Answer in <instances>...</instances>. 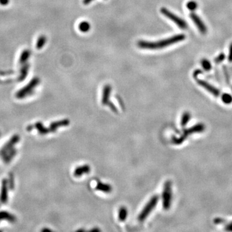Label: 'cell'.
<instances>
[{
	"instance_id": "obj_10",
	"label": "cell",
	"mask_w": 232,
	"mask_h": 232,
	"mask_svg": "<svg viewBox=\"0 0 232 232\" xmlns=\"http://www.w3.org/2000/svg\"><path fill=\"white\" fill-rule=\"evenodd\" d=\"M19 140V137L18 135H15L13 136L11 139L8 142V143L2 148L1 151H0V154L3 157L4 155H5L7 153H8L9 151H10L12 149H13V146H14L15 144H16Z\"/></svg>"
},
{
	"instance_id": "obj_28",
	"label": "cell",
	"mask_w": 232,
	"mask_h": 232,
	"mask_svg": "<svg viewBox=\"0 0 232 232\" xmlns=\"http://www.w3.org/2000/svg\"><path fill=\"white\" fill-rule=\"evenodd\" d=\"M228 61L229 62H232V43L230 45L229 47V52L228 55Z\"/></svg>"
},
{
	"instance_id": "obj_7",
	"label": "cell",
	"mask_w": 232,
	"mask_h": 232,
	"mask_svg": "<svg viewBox=\"0 0 232 232\" xmlns=\"http://www.w3.org/2000/svg\"><path fill=\"white\" fill-rule=\"evenodd\" d=\"M111 91H112V86L110 85H107L104 86L102 90L101 102L103 105L108 106L113 112L117 113L118 108H116V107L110 101Z\"/></svg>"
},
{
	"instance_id": "obj_33",
	"label": "cell",
	"mask_w": 232,
	"mask_h": 232,
	"mask_svg": "<svg viewBox=\"0 0 232 232\" xmlns=\"http://www.w3.org/2000/svg\"><path fill=\"white\" fill-rule=\"evenodd\" d=\"M93 1H94V0H83V4H84V5H86L90 4V3H91V2H93Z\"/></svg>"
},
{
	"instance_id": "obj_23",
	"label": "cell",
	"mask_w": 232,
	"mask_h": 232,
	"mask_svg": "<svg viewBox=\"0 0 232 232\" xmlns=\"http://www.w3.org/2000/svg\"><path fill=\"white\" fill-rule=\"evenodd\" d=\"M191 118V114L188 112H186L184 113V114L182 116V119H181V122H180V124L183 127H185L187 123H188V121H190Z\"/></svg>"
},
{
	"instance_id": "obj_12",
	"label": "cell",
	"mask_w": 232,
	"mask_h": 232,
	"mask_svg": "<svg viewBox=\"0 0 232 232\" xmlns=\"http://www.w3.org/2000/svg\"><path fill=\"white\" fill-rule=\"evenodd\" d=\"M21 65V67H20L19 75L18 77V81H23L27 77L30 69V64L28 62L22 64Z\"/></svg>"
},
{
	"instance_id": "obj_35",
	"label": "cell",
	"mask_w": 232,
	"mask_h": 232,
	"mask_svg": "<svg viewBox=\"0 0 232 232\" xmlns=\"http://www.w3.org/2000/svg\"><path fill=\"white\" fill-rule=\"evenodd\" d=\"M91 231H99V229L97 228H95V229H92Z\"/></svg>"
},
{
	"instance_id": "obj_27",
	"label": "cell",
	"mask_w": 232,
	"mask_h": 232,
	"mask_svg": "<svg viewBox=\"0 0 232 232\" xmlns=\"http://www.w3.org/2000/svg\"><path fill=\"white\" fill-rule=\"evenodd\" d=\"M225 59V55L223 53H221L219 54L215 59V63L217 64H219L221 63V62H223Z\"/></svg>"
},
{
	"instance_id": "obj_9",
	"label": "cell",
	"mask_w": 232,
	"mask_h": 232,
	"mask_svg": "<svg viewBox=\"0 0 232 232\" xmlns=\"http://www.w3.org/2000/svg\"><path fill=\"white\" fill-rule=\"evenodd\" d=\"M197 82L200 86H202L204 88H205L206 90H207V91H208L210 94H213L214 96L218 97L219 96V95H220L221 94L220 90H219L218 88H215V86H213V85H210L208 82H206L202 80H197Z\"/></svg>"
},
{
	"instance_id": "obj_20",
	"label": "cell",
	"mask_w": 232,
	"mask_h": 232,
	"mask_svg": "<svg viewBox=\"0 0 232 232\" xmlns=\"http://www.w3.org/2000/svg\"><path fill=\"white\" fill-rule=\"evenodd\" d=\"M16 153V150L14 148L12 149L10 151H9L8 153H7L5 155L3 156V159L5 163H8L14 157V156Z\"/></svg>"
},
{
	"instance_id": "obj_11",
	"label": "cell",
	"mask_w": 232,
	"mask_h": 232,
	"mask_svg": "<svg viewBox=\"0 0 232 232\" xmlns=\"http://www.w3.org/2000/svg\"><path fill=\"white\" fill-rule=\"evenodd\" d=\"M70 121L69 119H63L58 121H56L52 123L50 125V127L48 128V130L50 132H54L56 131L57 129L61 126H66L69 125Z\"/></svg>"
},
{
	"instance_id": "obj_6",
	"label": "cell",
	"mask_w": 232,
	"mask_h": 232,
	"mask_svg": "<svg viewBox=\"0 0 232 232\" xmlns=\"http://www.w3.org/2000/svg\"><path fill=\"white\" fill-rule=\"evenodd\" d=\"M161 12L165 17L175 23L180 29H186L188 28V24L184 19L178 17L177 15L174 14V13L170 12L169 10H168L166 8H161Z\"/></svg>"
},
{
	"instance_id": "obj_26",
	"label": "cell",
	"mask_w": 232,
	"mask_h": 232,
	"mask_svg": "<svg viewBox=\"0 0 232 232\" xmlns=\"http://www.w3.org/2000/svg\"><path fill=\"white\" fill-rule=\"evenodd\" d=\"M187 8L190 10H191V11H193L195 10L196 9H197V3L194 2V1H191V2H189L187 5Z\"/></svg>"
},
{
	"instance_id": "obj_1",
	"label": "cell",
	"mask_w": 232,
	"mask_h": 232,
	"mask_svg": "<svg viewBox=\"0 0 232 232\" xmlns=\"http://www.w3.org/2000/svg\"><path fill=\"white\" fill-rule=\"evenodd\" d=\"M186 36L185 34H177L170 37L164 39V40L157 41H147L144 40L139 41L137 46L142 49L148 50H157L166 48L175 43H179L185 40Z\"/></svg>"
},
{
	"instance_id": "obj_29",
	"label": "cell",
	"mask_w": 232,
	"mask_h": 232,
	"mask_svg": "<svg viewBox=\"0 0 232 232\" xmlns=\"http://www.w3.org/2000/svg\"><path fill=\"white\" fill-rule=\"evenodd\" d=\"M224 69V75H225V77H226V79L228 81V83H229V75H228V70L226 69V67H224L223 68Z\"/></svg>"
},
{
	"instance_id": "obj_32",
	"label": "cell",
	"mask_w": 232,
	"mask_h": 232,
	"mask_svg": "<svg viewBox=\"0 0 232 232\" xmlns=\"http://www.w3.org/2000/svg\"><path fill=\"white\" fill-rule=\"evenodd\" d=\"M202 74V72L200 70H196L194 72H193V77H194L195 78H196V77H197V75L199 74Z\"/></svg>"
},
{
	"instance_id": "obj_5",
	"label": "cell",
	"mask_w": 232,
	"mask_h": 232,
	"mask_svg": "<svg viewBox=\"0 0 232 232\" xmlns=\"http://www.w3.org/2000/svg\"><path fill=\"white\" fill-rule=\"evenodd\" d=\"M162 197L163 208L164 210H168L170 208L172 198V183L170 180H168L164 183Z\"/></svg>"
},
{
	"instance_id": "obj_19",
	"label": "cell",
	"mask_w": 232,
	"mask_h": 232,
	"mask_svg": "<svg viewBox=\"0 0 232 232\" xmlns=\"http://www.w3.org/2000/svg\"><path fill=\"white\" fill-rule=\"evenodd\" d=\"M35 127L37 128V130H38L39 133H40V134H42V135H45V134H47L48 133L50 132L48 128H46L43 126V124L40 122H38V123H36L35 124Z\"/></svg>"
},
{
	"instance_id": "obj_2",
	"label": "cell",
	"mask_w": 232,
	"mask_h": 232,
	"mask_svg": "<svg viewBox=\"0 0 232 232\" xmlns=\"http://www.w3.org/2000/svg\"><path fill=\"white\" fill-rule=\"evenodd\" d=\"M40 80L39 77H35L29 83V84L24 86L22 89L19 90L16 93V96L18 99H23L25 97H27L31 95L33 92L35 88L40 84Z\"/></svg>"
},
{
	"instance_id": "obj_8",
	"label": "cell",
	"mask_w": 232,
	"mask_h": 232,
	"mask_svg": "<svg viewBox=\"0 0 232 232\" xmlns=\"http://www.w3.org/2000/svg\"><path fill=\"white\" fill-rule=\"evenodd\" d=\"M190 18H191L192 21H193V23H195V25H196V27H197V29H199V30L200 31L201 33L204 34L206 32H207V27L205 25V24L204 23V22L202 21V19L198 16L197 14H195V13H191L190 14Z\"/></svg>"
},
{
	"instance_id": "obj_4",
	"label": "cell",
	"mask_w": 232,
	"mask_h": 232,
	"mask_svg": "<svg viewBox=\"0 0 232 232\" xmlns=\"http://www.w3.org/2000/svg\"><path fill=\"white\" fill-rule=\"evenodd\" d=\"M159 197L157 196H153L151 199L148 201V202L146 204L145 208L141 211V213L139 215L138 219L139 221L142 222L145 221L147 218L148 215L152 212V211L156 208V206L158 202Z\"/></svg>"
},
{
	"instance_id": "obj_3",
	"label": "cell",
	"mask_w": 232,
	"mask_h": 232,
	"mask_svg": "<svg viewBox=\"0 0 232 232\" xmlns=\"http://www.w3.org/2000/svg\"><path fill=\"white\" fill-rule=\"evenodd\" d=\"M204 130V126L202 124H199L196 126H193V127L186 129L183 134V135L180 137H172V143L175 145H179L183 143V141L188 137V136L193 133L196 132H201Z\"/></svg>"
},
{
	"instance_id": "obj_13",
	"label": "cell",
	"mask_w": 232,
	"mask_h": 232,
	"mask_svg": "<svg viewBox=\"0 0 232 232\" xmlns=\"http://www.w3.org/2000/svg\"><path fill=\"white\" fill-rule=\"evenodd\" d=\"M8 199V180L7 179H3L2 182V193L0 200L2 203H6Z\"/></svg>"
},
{
	"instance_id": "obj_21",
	"label": "cell",
	"mask_w": 232,
	"mask_h": 232,
	"mask_svg": "<svg viewBox=\"0 0 232 232\" xmlns=\"http://www.w3.org/2000/svg\"><path fill=\"white\" fill-rule=\"evenodd\" d=\"M119 219L121 221H124L128 216V210L124 207V206H122L120 208L119 210Z\"/></svg>"
},
{
	"instance_id": "obj_15",
	"label": "cell",
	"mask_w": 232,
	"mask_h": 232,
	"mask_svg": "<svg viewBox=\"0 0 232 232\" xmlns=\"http://www.w3.org/2000/svg\"><path fill=\"white\" fill-rule=\"evenodd\" d=\"M30 56H31V52L30 50L29 49L24 50L21 52L19 59V64H22L25 63H27Z\"/></svg>"
},
{
	"instance_id": "obj_14",
	"label": "cell",
	"mask_w": 232,
	"mask_h": 232,
	"mask_svg": "<svg viewBox=\"0 0 232 232\" xmlns=\"http://www.w3.org/2000/svg\"><path fill=\"white\" fill-rule=\"evenodd\" d=\"M90 172V167L87 164H85L83 166H81L76 168L74 170V175L76 177H80L82 176L83 174H88Z\"/></svg>"
},
{
	"instance_id": "obj_34",
	"label": "cell",
	"mask_w": 232,
	"mask_h": 232,
	"mask_svg": "<svg viewBox=\"0 0 232 232\" xmlns=\"http://www.w3.org/2000/svg\"><path fill=\"white\" fill-rule=\"evenodd\" d=\"M226 229L228 231H232V223H230L226 228Z\"/></svg>"
},
{
	"instance_id": "obj_16",
	"label": "cell",
	"mask_w": 232,
	"mask_h": 232,
	"mask_svg": "<svg viewBox=\"0 0 232 232\" xmlns=\"http://www.w3.org/2000/svg\"><path fill=\"white\" fill-rule=\"evenodd\" d=\"M96 189L97 190H99V191H102L104 193H110L112 190V186L108 185V184H105V183H102L100 181H99L96 185Z\"/></svg>"
},
{
	"instance_id": "obj_24",
	"label": "cell",
	"mask_w": 232,
	"mask_h": 232,
	"mask_svg": "<svg viewBox=\"0 0 232 232\" xmlns=\"http://www.w3.org/2000/svg\"><path fill=\"white\" fill-rule=\"evenodd\" d=\"M201 64L202 66V68L206 71H210L212 69V64L208 59H202Z\"/></svg>"
},
{
	"instance_id": "obj_30",
	"label": "cell",
	"mask_w": 232,
	"mask_h": 232,
	"mask_svg": "<svg viewBox=\"0 0 232 232\" xmlns=\"http://www.w3.org/2000/svg\"><path fill=\"white\" fill-rule=\"evenodd\" d=\"M9 0H0V5L2 6H7L9 3Z\"/></svg>"
},
{
	"instance_id": "obj_25",
	"label": "cell",
	"mask_w": 232,
	"mask_h": 232,
	"mask_svg": "<svg viewBox=\"0 0 232 232\" xmlns=\"http://www.w3.org/2000/svg\"><path fill=\"white\" fill-rule=\"evenodd\" d=\"M222 100L226 104H230L232 102V97L228 94H224L222 96Z\"/></svg>"
},
{
	"instance_id": "obj_22",
	"label": "cell",
	"mask_w": 232,
	"mask_h": 232,
	"mask_svg": "<svg viewBox=\"0 0 232 232\" xmlns=\"http://www.w3.org/2000/svg\"><path fill=\"white\" fill-rule=\"evenodd\" d=\"M79 29L82 32H87L90 29V25L87 21H83L79 25Z\"/></svg>"
},
{
	"instance_id": "obj_17",
	"label": "cell",
	"mask_w": 232,
	"mask_h": 232,
	"mask_svg": "<svg viewBox=\"0 0 232 232\" xmlns=\"http://www.w3.org/2000/svg\"><path fill=\"white\" fill-rule=\"evenodd\" d=\"M3 219H5L10 222H14L15 221V217L11 215L10 213L7 212H0V221L3 220Z\"/></svg>"
},
{
	"instance_id": "obj_18",
	"label": "cell",
	"mask_w": 232,
	"mask_h": 232,
	"mask_svg": "<svg viewBox=\"0 0 232 232\" xmlns=\"http://www.w3.org/2000/svg\"><path fill=\"white\" fill-rule=\"evenodd\" d=\"M47 41V38L45 35H41L38 38L37 43H36V48L38 50H40L43 48L44 45L46 44Z\"/></svg>"
},
{
	"instance_id": "obj_31",
	"label": "cell",
	"mask_w": 232,
	"mask_h": 232,
	"mask_svg": "<svg viewBox=\"0 0 232 232\" xmlns=\"http://www.w3.org/2000/svg\"><path fill=\"white\" fill-rule=\"evenodd\" d=\"M12 74V72L11 71H0V75H10Z\"/></svg>"
}]
</instances>
